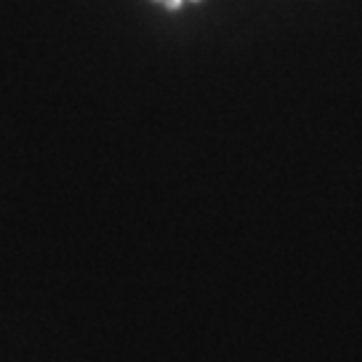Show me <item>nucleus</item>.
Segmentation results:
<instances>
[{
    "mask_svg": "<svg viewBox=\"0 0 362 362\" xmlns=\"http://www.w3.org/2000/svg\"><path fill=\"white\" fill-rule=\"evenodd\" d=\"M165 5H168L170 10H177V7L181 5V0H165Z\"/></svg>",
    "mask_w": 362,
    "mask_h": 362,
    "instance_id": "obj_1",
    "label": "nucleus"
}]
</instances>
